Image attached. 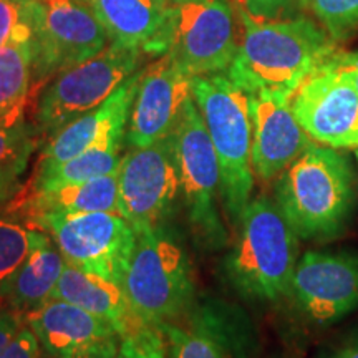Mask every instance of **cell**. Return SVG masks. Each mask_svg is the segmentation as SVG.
Returning <instances> with one entry per match:
<instances>
[{
	"instance_id": "obj_6",
	"label": "cell",
	"mask_w": 358,
	"mask_h": 358,
	"mask_svg": "<svg viewBox=\"0 0 358 358\" xmlns=\"http://www.w3.org/2000/svg\"><path fill=\"white\" fill-rule=\"evenodd\" d=\"M145 52L110 42L103 52L53 77L38 92L34 128L40 138L53 136L65 124L101 106L140 70Z\"/></svg>"
},
{
	"instance_id": "obj_17",
	"label": "cell",
	"mask_w": 358,
	"mask_h": 358,
	"mask_svg": "<svg viewBox=\"0 0 358 358\" xmlns=\"http://www.w3.org/2000/svg\"><path fill=\"white\" fill-rule=\"evenodd\" d=\"M250 96V163L261 181L279 178L312 145L290 108V95L261 92Z\"/></svg>"
},
{
	"instance_id": "obj_2",
	"label": "cell",
	"mask_w": 358,
	"mask_h": 358,
	"mask_svg": "<svg viewBox=\"0 0 358 358\" xmlns=\"http://www.w3.org/2000/svg\"><path fill=\"white\" fill-rule=\"evenodd\" d=\"M357 192L358 176L348 156L312 143L277 178L275 203L299 239L332 241L347 231Z\"/></svg>"
},
{
	"instance_id": "obj_15",
	"label": "cell",
	"mask_w": 358,
	"mask_h": 358,
	"mask_svg": "<svg viewBox=\"0 0 358 358\" xmlns=\"http://www.w3.org/2000/svg\"><path fill=\"white\" fill-rule=\"evenodd\" d=\"M47 358H116L122 334L73 303L50 299L25 313Z\"/></svg>"
},
{
	"instance_id": "obj_11",
	"label": "cell",
	"mask_w": 358,
	"mask_h": 358,
	"mask_svg": "<svg viewBox=\"0 0 358 358\" xmlns=\"http://www.w3.org/2000/svg\"><path fill=\"white\" fill-rule=\"evenodd\" d=\"M239 38L229 0L182 3L171 8L166 53L187 77L226 73Z\"/></svg>"
},
{
	"instance_id": "obj_8",
	"label": "cell",
	"mask_w": 358,
	"mask_h": 358,
	"mask_svg": "<svg viewBox=\"0 0 358 358\" xmlns=\"http://www.w3.org/2000/svg\"><path fill=\"white\" fill-rule=\"evenodd\" d=\"M32 75L38 92L53 77L106 48L108 34L87 0H27Z\"/></svg>"
},
{
	"instance_id": "obj_19",
	"label": "cell",
	"mask_w": 358,
	"mask_h": 358,
	"mask_svg": "<svg viewBox=\"0 0 358 358\" xmlns=\"http://www.w3.org/2000/svg\"><path fill=\"white\" fill-rule=\"evenodd\" d=\"M96 12L110 42L163 57L168 50L169 0H87Z\"/></svg>"
},
{
	"instance_id": "obj_3",
	"label": "cell",
	"mask_w": 358,
	"mask_h": 358,
	"mask_svg": "<svg viewBox=\"0 0 358 358\" xmlns=\"http://www.w3.org/2000/svg\"><path fill=\"white\" fill-rule=\"evenodd\" d=\"M224 274L237 294L254 302H275L289 294L299 262V236L268 196L250 199L236 226Z\"/></svg>"
},
{
	"instance_id": "obj_26",
	"label": "cell",
	"mask_w": 358,
	"mask_h": 358,
	"mask_svg": "<svg viewBox=\"0 0 358 358\" xmlns=\"http://www.w3.org/2000/svg\"><path fill=\"white\" fill-rule=\"evenodd\" d=\"M45 237L47 232L32 222L24 224L13 217L0 216V289Z\"/></svg>"
},
{
	"instance_id": "obj_22",
	"label": "cell",
	"mask_w": 358,
	"mask_h": 358,
	"mask_svg": "<svg viewBox=\"0 0 358 358\" xmlns=\"http://www.w3.org/2000/svg\"><path fill=\"white\" fill-rule=\"evenodd\" d=\"M64 268V257L47 234L19 271L2 285L0 303L24 313L34 310L50 301Z\"/></svg>"
},
{
	"instance_id": "obj_12",
	"label": "cell",
	"mask_w": 358,
	"mask_h": 358,
	"mask_svg": "<svg viewBox=\"0 0 358 358\" xmlns=\"http://www.w3.org/2000/svg\"><path fill=\"white\" fill-rule=\"evenodd\" d=\"M179 192L171 134L150 146H129L118 169V213L136 234L161 226Z\"/></svg>"
},
{
	"instance_id": "obj_1",
	"label": "cell",
	"mask_w": 358,
	"mask_h": 358,
	"mask_svg": "<svg viewBox=\"0 0 358 358\" xmlns=\"http://www.w3.org/2000/svg\"><path fill=\"white\" fill-rule=\"evenodd\" d=\"M241 38L226 75L249 95L277 92L292 96L308 75L337 53V42L312 20L256 19L241 7Z\"/></svg>"
},
{
	"instance_id": "obj_4",
	"label": "cell",
	"mask_w": 358,
	"mask_h": 358,
	"mask_svg": "<svg viewBox=\"0 0 358 358\" xmlns=\"http://www.w3.org/2000/svg\"><path fill=\"white\" fill-rule=\"evenodd\" d=\"M191 92L221 166L222 206L236 227L254 189L250 96L226 73L194 77Z\"/></svg>"
},
{
	"instance_id": "obj_34",
	"label": "cell",
	"mask_w": 358,
	"mask_h": 358,
	"mask_svg": "<svg viewBox=\"0 0 358 358\" xmlns=\"http://www.w3.org/2000/svg\"><path fill=\"white\" fill-rule=\"evenodd\" d=\"M343 60L347 62L348 66L353 70V75H355V85L358 90V52H352V53H342Z\"/></svg>"
},
{
	"instance_id": "obj_13",
	"label": "cell",
	"mask_w": 358,
	"mask_h": 358,
	"mask_svg": "<svg viewBox=\"0 0 358 358\" xmlns=\"http://www.w3.org/2000/svg\"><path fill=\"white\" fill-rule=\"evenodd\" d=\"M168 358H256L257 338L244 312L217 299L196 301L178 320L161 325Z\"/></svg>"
},
{
	"instance_id": "obj_32",
	"label": "cell",
	"mask_w": 358,
	"mask_h": 358,
	"mask_svg": "<svg viewBox=\"0 0 358 358\" xmlns=\"http://www.w3.org/2000/svg\"><path fill=\"white\" fill-rule=\"evenodd\" d=\"M27 324L25 313L7 306L0 307V357L10 345V342L19 334V330Z\"/></svg>"
},
{
	"instance_id": "obj_27",
	"label": "cell",
	"mask_w": 358,
	"mask_h": 358,
	"mask_svg": "<svg viewBox=\"0 0 358 358\" xmlns=\"http://www.w3.org/2000/svg\"><path fill=\"white\" fill-rule=\"evenodd\" d=\"M306 10L312 12L335 42L358 30V0H306Z\"/></svg>"
},
{
	"instance_id": "obj_5",
	"label": "cell",
	"mask_w": 358,
	"mask_h": 358,
	"mask_svg": "<svg viewBox=\"0 0 358 358\" xmlns=\"http://www.w3.org/2000/svg\"><path fill=\"white\" fill-rule=\"evenodd\" d=\"M123 289L138 324L161 327L196 303L189 256L163 226L136 234Z\"/></svg>"
},
{
	"instance_id": "obj_33",
	"label": "cell",
	"mask_w": 358,
	"mask_h": 358,
	"mask_svg": "<svg viewBox=\"0 0 358 358\" xmlns=\"http://www.w3.org/2000/svg\"><path fill=\"white\" fill-rule=\"evenodd\" d=\"M317 358H358V329L332 347L322 350Z\"/></svg>"
},
{
	"instance_id": "obj_37",
	"label": "cell",
	"mask_w": 358,
	"mask_h": 358,
	"mask_svg": "<svg viewBox=\"0 0 358 358\" xmlns=\"http://www.w3.org/2000/svg\"><path fill=\"white\" fill-rule=\"evenodd\" d=\"M43 358H47V357H43Z\"/></svg>"
},
{
	"instance_id": "obj_7",
	"label": "cell",
	"mask_w": 358,
	"mask_h": 358,
	"mask_svg": "<svg viewBox=\"0 0 358 358\" xmlns=\"http://www.w3.org/2000/svg\"><path fill=\"white\" fill-rule=\"evenodd\" d=\"M179 187L187 221L199 244L219 250L229 241L221 208V166L194 98L186 101L181 118L171 133Z\"/></svg>"
},
{
	"instance_id": "obj_30",
	"label": "cell",
	"mask_w": 358,
	"mask_h": 358,
	"mask_svg": "<svg viewBox=\"0 0 358 358\" xmlns=\"http://www.w3.org/2000/svg\"><path fill=\"white\" fill-rule=\"evenodd\" d=\"M250 15L262 20H284L306 10V0H243Z\"/></svg>"
},
{
	"instance_id": "obj_21",
	"label": "cell",
	"mask_w": 358,
	"mask_h": 358,
	"mask_svg": "<svg viewBox=\"0 0 358 358\" xmlns=\"http://www.w3.org/2000/svg\"><path fill=\"white\" fill-rule=\"evenodd\" d=\"M24 208L29 221L43 214L118 213V171L82 182L29 189Z\"/></svg>"
},
{
	"instance_id": "obj_31",
	"label": "cell",
	"mask_w": 358,
	"mask_h": 358,
	"mask_svg": "<svg viewBox=\"0 0 358 358\" xmlns=\"http://www.w3.org/2000/svg\"><path fill=\"white\" fill-rule=\"evenodd\" d=\"M0 358H43L42 345L29 324L22 327Z\"/></svg>"
},
{
	"instance_id": "obj_14",
	"label": "cell",
	"mask_w": 358,
	"mask_h": 358,
	"mask_svg": "<svg viewBox=\"0 0 358 358\" xmlns=\"http://www.w3.org/2000/svg\"><path fill=\"white\" fill-rule=\"evenodd\" d=\"M287 295L313 325L345 319L358 308V252L307 250L299 257Z\"/></svg>"
},
{
	"instance_id": "obj_25",
	"label": "cell",
	"mask_w": 358,
	"mask_h": 358,
	"mask_svg": "<svg viewBox=\"0 0 358 358\" xmlns=\"http://www.w3.org/2000/svg\"><path fill=\"white\" fill-rule=\"evenodd\" d=\"M40 141L32 123L0 127V204L19 194L22 176Z\"/></svg>"
},
{
	"instance_id": "obj_10",
	"label": "cell",
	"mask_w": 358,
	"mask_h": 358,
	"mask_svg": "<svg viewBox=\"0 0 358 358\" xmlns=\"http://www.w3.org/2000/svg\"><path fill=\"white\" fill-rule=\"evenodd\" d=\"M301 127L319 145L358 150V90L342 53L322 64L290 98Z\"/></svg>"
},
{
	"instance_id": "obj_20",
	"label": "cell",
	"mask_w": 358,
	"mask_h": 358,
	"mask_svg": "<svg viewBox=\"0 0 358 358\" xmlns=\"http://www.w3.org/2000/svg\"><path fill=\"white\" fill-rule=\"evenodd\" d=\"M52 299L73 303L100 319H105L122 334V337L128 332L129 327L136 324L122 284L69 266L66 262Z\"/></svg>"
},
{
	"instance_id": "obj_35",
	"label": "cell",
	"mask_w": 358,
	"mask_h": 358,
	"mask_svg": "<svg viewBox=\"0 0 358 358\" xmlns=\"http://www.w3.org/2000/svg\"><path fill=\"white\" fill-rule=\"evenodd\" d=\"M192 2H208V0H169L171 6H182V3H192Z\"/></svg>"
},
{
	"instance_id": "obj_36",
	"label": "cell",
	"mask_w": 358,
	"mask_h": 358,
	"mask_svg": "<svg viewBox=\"0 0 358 358\" xmlns=\"http://www.w3.org/2000/svg\"><path fill=\"white\" fill-rule=\"evenodd\" d=\"M355 158H357V164H358V150H355Z\"/></svg>"
},
{
	"instance_id": "obj_24",
	"label": "cell",
	"mask_w": 358,
	"mask_h": 358,
	"mask_svg": "<svg viewBox=\"0 0 358 358\" xmlns=\"http://www.w3.org/2000/svg\"><path fill=\"white\" fill-rule=\"evenodd\" d=\"M34 90L30 43L0 50V127L24 122Z\"/></svg>"
},
{
	"instance_id": "obj_28",
	"label": "cell",
	"mask_w": 358,
	"mask_h": 358,
	"mask_svg": "<svg viewBox=\"0 0 358 358\" xmlns=\"http://www.w3.org/2000/svg\"><path fill=\"white\" fill-rule=\"evenodd\" d=\"M116 358H168L166 338L161 327L133 324L123 334Z\"/></svg>"
},
{
	"instance_id": "obj_9",
	"label": "cell",
	"mask_w": 358,
	"mask_h": 358,
	"mask_svg": "<svg viewBox=\"0 0 358 358\" xmlns=\"http://www.w3.org/2000/svg\"><path fill=\"white\" fill-rule=\"evenodd\" d=\"M29 222L52 237L69 266L123 285L136 232L122 214H43Z\"/></svg>"
},
{
	"instance_id": "obj_29",
	"label": "cell",
	"mask_w": 358,
	"mask_h": 358,
	"mask_svg": "<svg viewBox=\"0 0 358 358\" xmlns=\"http://www.w3.org/2000/svg\"><path fill=\"white\" fill-rule=\"evenodd\" d=\"M30 42L32 24L27 0H0V50Z\"/></svg>"
},
{
	"instance_id": "obj_16",
	"label": "cell",
	"mask_w": 358,
	"mask_h": 358,
	"mask_svg": "<svg viewBox=\"0 0 358 358\" xmlns=\"http://www.w3.org/2000/svg\"><path fill=\"white\" fill-rule=\"evenodd\" d=\"M191 80L168 53L141 71L128 118V146H150L174 131L192 96Z\"/></svg>"
},
{
	"instance_id": "obj_23",
	"label": "cell",
	"mask_w": 358,
	"mask_h": 358,
	"mask_svg": "<svg viewBox=\"0 0 358 358\" xmlns=\"http://www.w3.org/2000/svg\"><path fill=\"white\" fill-rule=\"evenodd\" d=\"M124 140L127 136L110 138L65 163L35 171L29 189L71 185V182H82L116 173L123 159L122 150Z\"/></svg>"
},
{
	"instance_id": "obj_18",
	"label": "cell",
	"mask_w": 358,
	"mask_h": 358,
	"mask_svg": "<svg viewBox=\"0 0 358 358\" xmlns=\"http://www.w3.org/2000/svg\"><path fill=\"white\" fill-rule=\"evenodd\" d=\"M141 71L140 69L131 75L101 106L65 124L48 138L38 156L35 171L65 163L110 138L127 136L129 111L136 96Z\"/></svg>"
}]
</instances>
